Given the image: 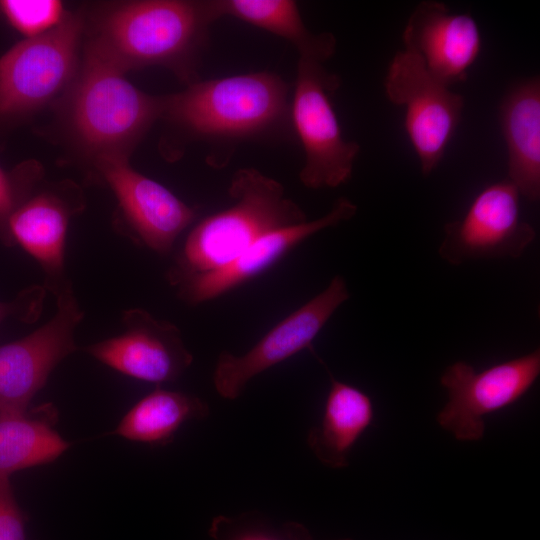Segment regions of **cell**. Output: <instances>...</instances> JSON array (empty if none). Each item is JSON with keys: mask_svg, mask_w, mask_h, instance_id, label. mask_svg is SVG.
<instances>
[{"mask_svg": "<svg viewBox=\"0 0 540 540\" xmlns=\"http://www.w3.org/2000/svg\"><path fill=\"white\" fill-rule=\"evenodd\" d=\"M89 42L68 89L69 130L92 161L126 156L163 112V96L149 95Z\"/></svg>", "mask_w": 540, "mask_h": 540, "instance_id": "cell-3", "label": "cell"}, {"mask_svg": "<svg viewBox=\"0 0 540 540\" xmlns=\"http://www.w3.org/2000/svg\"><path fill=\"white\" fill-rule=\"evenodd\" d=\"M44 296V287L34 286L22 291L11 302L0 301V323L9 317L33 322L41 312Z\"/></svg>", "mask_w": 540, "mask_h": 540, "instance_id": "cell-26", "label": "cell"}, {"mask_svg": "<svg viewBox=\"0 0 540 540\" xmlns=\"http://www.w3.org/2000/svg\"><path fill=\"white\" fill-rule=\"evenodd\" d=\"M539 374V349L480 372L465 361L455 362L440 378L448 402L437 421L457 440H480L485 432L484 417L521 399Z\"/></svg>", "mask_w": 540, "mask_h": 540, "instance_id": "cell-8", "label": "cell"}, {"mask_svg": "<svg viewBox=\"0 0 540 540\" xmlns=\"http://www.w3.org/2000/svg\"><path fill=\"white\" fill-rule=\"evenodd\" d=\"M340 540H351V539H340Z\"/></svg>", "mask_w": 540, "mask_h": 540, "instance_id": "cell-27", "label": "cell"}, {"mask_svg": "<svg viewBox=\"0 0 540 540\" xmlns=\"http://www.w3.org/2000/svg\"><path fill=\"white\" fill-rule=\"evenodd\" d=\"M38 171L10 174L0 167V240L8 245L7 222L14 210L32 192Z\"/></svg>", "mask_w": 540, "mask_h": 540, "instance_id": "cell-24", "label": "cell"}, {"mask_svg": "<svg viewBox=\"0 0 540 540\" xmlns=\"http://www.w3.org/2000/svg\"><path fill=\"white\" fill-rule=\"evenodd\" d=\"M123 324L122 334L85 351L122 374L154 384L178 379L193 362L174 324L138 308L123 313Z\"/></svg>", "mask_w": 540, "mask_h": 540, "instance_id": "cell-13", "label": "cell"}, {"mask_svg": "<svg viewBox=\"0 0 540 540\" xmlns=\"http://www.w3.org/2000/svg\"><path fill=\"white\" fill-rule=\"evenodd\" d=\"M93 164L117 199L126 236L158 254H168L196 211L165 186L136 171L126 156H104Z\"/></svg>", "mask_w": 540, "mask_h": 540, "instance_id": "cell-12", "label": "cell"}, {"mask_svg": "<svg viewBox=\"0 0 540 540\" xmlns=\"http://www.w3.org/2000/svg\"><path fill=\"white\" fill-rule=\"evenodd\" d=\"M330 389L319 425L307 436L316 458L330 468L348 465L351 449L374 417L371 398L361 389L336 379L330 372Z\"/></svg>", "mask_w": 540, "mask_h": 540, "instance_id": "cell-18", "label": "cell"}, {"mask_svg": "<svg viewBox=\"0 0 540 540\" xmlns=\"http://www.w3.org/2000/svg\"><path fill=\"white\" fill-rule=\"evenodd\" d=\"M56 418L52 404L30 412L0 414V478L53 462L70 447L54 429Z\"/></svg>", "mask_w": 540, "mask_h": 540, "instance_id": "cell-19", "label": "cell"}, {"mask_svg": "<svg viewBox=\"0 0 540 540\" xmlns=\"http://www.w3.org/2000/svg\"><path fill=\"white\" fill-rule=\"evenodd\" d=\"M0 540H25L24 518L7 477L0 478Z\"/></svg>", "mask_w": 540, "mask_h": 540, "instance_id": "cell-25", "label": "cell"}, {"mask_svg": "<svg viewBox=\"0 0 540 540\" xmlns=\"http://www.w3.org/2000/svg\"><path fill=\"white\" fill-rule=\"evenodd\" d=\"M508 154V181L520 196L540 198V79L533 76L511 87L499 107Z\"/></svg>", "mask_w": 540, "mask_h": 540, "instance_id": "cell-17", "label": "cell"}, {"mask_svg": "<svg viewBox=\"0 0 540 540\" xmlns=\"http://www.w3.org/2000/svg\"><path fill=\"white\" fill-rule=\"evenodd\" d=\"M388 100L405 107L404 128L424 176L442 161L461 123L464 97L436 81L421 59L406 50L391 59L384 78Z\"/></svg>", "mask_w": 540, "mask_h": 540, "instance_id": "cell-7", "label": "cell"}, {"mask_svg": "<svg viewBox=\"0 0 540 540\" xmlns=\"http://www.w3.org/2000/svg\"><path fill=\"white\" fill-rule=\"evenodd\" d=\"M208 415L209 407L200 398L158 387L125 414L112 434L131 441L163 445L172 440L185 422Z\"/></svg>", "mask_w": 540, "mask_h": 540, "instance_id": "cell-21", "label": "cell"}, {"mask_svg": "<svg viewBox=\"0 0 540 540\" xmlns=\"http://www.w3.org/2000/svg\"><path fill=\"white\" fill-rule=\"evenodd\" d=\"M3 18L27 38L57 27L66 17L63 4L56 0H2Z\"/></svg>", "mask_w": 540, "mask_h": 540, "instance_id": "cell-23", "label": "cell"}, {"mask_svg": "<svg viewBox=\"0 0 540 540\" xmlns=\"http://www.w3.org/2000/svg\"><path fill=\"white\" fill-rule=\"evenodd\" d=\"M83 20L68 14L54 29L17 43L0 58V117L41 109L69 89L79 65Z\"/></svg>", "mask_w": 540, "mask_h": 540, "instance_id": "cell-6", "label": "cell"}, {"mask_svg": "<svg viewBox=\"0 0 540 540\" xmlns=\"http://www.w3.org/2000/svg\"><path fill=\"white\" fill-rule=\"evenodd\" d=\"M83 208L78 187L70 182L33 191L7 222L8 245L18 243L41 265L45 287L55 295L63 279L64 248L70 218Z\"/></svg>", "mask_w": 540, "mask_h": 540, "instance_id": "cell-16", "label": "cell"}, {"mask_svg": "<svg viewBox=\"0 0 540 540\" xmlns=\"http://www.w3.org/2000/svg\"><path fill=\"white\" fill-rule=\"evenodd\" d=\"M234 203L200 221L167 273L170 284L211 271L233 260L263 235L307 221L283 185L255 168H241L231 179Z\"/></svg>", "mask_w": 540, "mask_h": 540, "instance_id": "cell-4", "label": "cell"}, {"mask_svg": "<svg viewBox=\"0 0 540 540\" xmlns=\"http://www.w3.org/2000/svg\"><path fill=\"white\" fill-rule=\"evenodd\" d=\"M289 92L283 78L269 71L199 80L163 96L161 119L183 141L209 146L207 163L223 168L240 144L292 136Z\"/></svg>", "mask_w": 540, "mask_h": 540, "instance_id": "cell-1", "label": "cell"}, {"mask_svg": "<svg viewBox=\"0 0 540 540\" xmlns=\"http://www.w3.org/2000/svg\"><path fill=\"white\" fill-rule=\"evenodd\" d=\"M219 18L216 0L128 1L97 20L90 42L125 72L164 66L190 85L199 81L209 27Z\"/></svg>", "mask_w": 540, "mask_h": 540, "instance_id": "cell-2", "label": "cell"}, {"mask_svg": "<svg viewBox=\"0 0 540 540\" xmlns=\"http://www.w3.org/2000/svg\"><path fill=\"white\" fill-rule=\"evenodd\" d=\"M55 296L56 313L47 323L0 346V414L28 411L53 369L77 349L74 331L84 313L68 282Z\"/></svg>", "mask_w": 540, "mask_h": 540, "instance_id": "cell-11", "label": "cell"}, {"mask_svg": "<svg viewBox=\"0 0 540 540\" xmlns=\"http://www.w3.org/2000/svg\"><path fill=\"white\" fill-rule=\"evenodd\" d=\"M209 534L214 540H312L309 530L297 522L272 526L247 515L213 519Z\"/></svg>", "mask_w": 540, "mask_h": 540, "instance_id": "cell-22", "label": "cell"}, {"mask_svg": "<svg viewBox=\"0 0 540 540\" xmlns=\"http://www.w3.org/2000/svg\"><path fill=\"white\" fill-rule=\"evenodd\" d=\"M220 17L230 16L291 43L299 58L324 63L336 50L330 32L313 33L292 0H216Z\"/></svg>", "mask_w": 540, "mask_h": 540, "instance_id": "cell-20", "label": "cell"}, {"mask_svg": "<svg viewBox=\"0 0 540 540\" xmlns=\"http://www.w3.org/2000/svg\"><path fill=\"white\" fill-rule=\"evenodd\" d=\"M340 77L323 63L299 58L291 100L294 135L304 150L301 183L309 189L336 188L348 182L360 145L343 137L329 95Z\"/></svg>", "mask_w": 540, "mask_h": 540, "instance_id": "cell-5", "label": "cell"}, {"mask_svg": "<svg viewBox=\"0 0 540 540\" xmlns=\"http://www.w3.org/2000/svg\"><path fill=\"white\" fill-rule=\"evenodd\" d=\"M349 297L345 279L336 275L323 291L277 323L246 353L221 352L213 372L217 393L234 400L257 375L305 349L313 351L314 339Z\"/></svg>", "mask_w": 540, "mask_h": 540, "instance_id": "cell-9", "label": "cell"}, {"mask_svg": "<svg viewBox=\"0 0 540 540\" xmlns=\"http://www.w3.org/2000/svg\"><path fill=\"white\" fill-rule=\"evenodd\" d=\"M535 237L533 226L521 217L520 194L506 179L484 187L462 218L444 225L438 253L452 265L518 258Z\"/></svg>", "mask_w": 540, "mask_h": 540, "instance_id": "cell-10", "label": "cell"}, {"mask_svg": "<svg viewBox=\"0 0 540 540\" xmlns=\"http://www.w3.org/2000/svg\"><path fill=\"white\" fill-rule=\"evenodd\" d=\"M406 51L417 55L439 83L463 82L481 53L482 37L475 19L453 13L440 1L419 2L402 33Z\"/></svg>", "mask_w": 540, "mask_h": 540, "instance_id": "cell-14", "label": "cell"}, {"mask_svg": "<svg viewBox=\"0 0 540 540\" xmlns=\"http://www.w3.org/2000/svg\"><path fill=\"white\" fill-rule=\"evenodd\" d=\"M356 212L355 203L339 197L322 217L269 232L225 265L184 279L175 286L178 295L191 305L221 296L265 271L312 235L350 220Z\"/></svg>", "mask_w": 540, "mask_h": 540, "instance_id": "cell-15", "label": "cell"}]
</instances>
